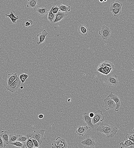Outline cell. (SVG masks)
<instances>
[{
  "label": "cell",
  "instance_id": "obj_1",
  "mask_svg": "<svg viewBox=\"0 0 134 148\" xmlns=\"http://www.w3.org/2000/svg\"><path fill=\"white\" fill-rule=\"evenodd\" d=\"M99 126L96 130L97 132L103 133L106 135L108 138H113L115 136L117 132L118 129L115 127L104 122L98 124Z\"/></svg>",
  "mask_w": 134,
  "mask_h": 148
},
{
  "label": "cell",
  "instance_id": "obj_2",
  "mask_svg": "<svg viewBox=\"0 0 134 148\" xmlns=\"http://www.w3.org/2000/svg\"><path fill=\"white\" fill-rule=\"evenodd\" d=\"M46 131L43 129L37 130L33 132L29 133L26 135L29 138L34 139L37 140L39 145L42 143L43 140H45L44 137V133Z\"/></svg>",
  "mask_w": 134,
  "mask_h": 148
},
{
  "label": "cell",
  "instance_id": "obj_3",
  "mask_svg": "<svg viewBox=\"0 0 134 148\" xmlns=\"http://www.w3.org/2000/svg\"><path fill=\"white\" fill-rule=\"evenodd\" d=\"M52 148H67L68 145L66 139L58 137L55 141L52 144Z\"/></svg>",
  "mask_w": 134,
  "mask_h": 148
},
{
  "label": "cell",
  "instance_id": "obj_4",
  "mask_svg": "<svg viewBox=\"0 0 134 148\" xmlns=\"http://www.w3.org/2000/svg\"><path fill=\"white\" fill-rule=\"evenodd\" d=\"M99 33L103 39L105 41L107 40L111 35V30L109 27L103 25L101 30L99 31Z\"/></svg>",
  "mask_w": 134,
  "mask_h": 148
},
{
  "label": "cell",
  "instance_id": "obj_5",
  "mask_svg": "<svg viewBox=\"0 0 134 148\" xmlns=\"http://www.w3.org/2000/svg\"><path fill=\"white\" fill-rule=\"evenodd\" d=\"M21 82L19 77H17L11 84L7 86V89L12 93H14L19 89L20 86Z\"/></svg>",
  "mask_w": 134,
  "mask_h": 148
},
{
  "label": "cell",
  "instance_id": "obj_6",
  "mask_svg": "<svg viewBox=\"0 0 134 148\" xmlns=\"http://www.w3.org/2000/svg\"><path fill=\"white\" fill-rule=\"evenodd\" d=\"M94 114L95 115L92 119V122L93 124L98 123L100 121H102L104 120L105 117L104 114L102 113V111L98 110Z\"/></svg>",
  "mask_w": 134,
  "mask_h": 148
},
{
  "label": "cell",
  "instance_id": "obj_7",
  "mask_svg": "<svg viewBox=\"0 0 134 148\" xmlns=\"http://www.w3.org/2000/svg\"><path fill=\"white\" fill-rule=\"evenodd\" d=\"M105 104V109L108 110L110 109H115L116 107V104L114 101L108 96L107 97L104 99Z\"/></svg>",
  "mask_w": 134,
  "mask_h": 148
},
{
  "label": "cell",
  "instance_id": "obj_8",
  "mask_svg": "<svg viewBox=\"0 0 134 148\" xmlns=\"http://www.w3.org/2000/svg\"><path fill=\"white\" fill-rule=\"evenodd\" d=\"M106 79L108 85L110 86H117L119 84V81L116 75L108 76L106 77Z\"/></svg>",
  "mask_w": 134,
  "mask_h": 148
},
{
  "label": "cell",
  "instance_id": "obj_9",
  "mask_svg": "<svg viewBox=\"0 0 134 148\" xmlns=\"http://www.w3.org/2000/svg\"><path fill=\"white\" fill-rule=\"evenodd\" d=\"M83 145L86 147H95L96 145L95 140L88 136H86L84 140L81 142Z\"/></svg>",
  "mask_w": 134,
  "mask_h": 148
},
{
  "label": "cell",
  "instance_id": "obj_10",
  "mask_svg": "<svg viewBox=\"0 0 134 148\" xmlns=\"http://www.w3.org/2000/svg\"><path fill=\"white\" fill-rule=\"evenodd\" d=\"M89 112H85L83 114V121H84L88 127H89L93 129H94L95 127V126L92 123V118H90L89 115Z\"/></svg>",
  "mask_w": 134,
  "mask_h": 148
},
{
  "label": "cell",
  "instance_id": "obj_11",
  "mask_svg": "<svg viewBox=\"0 0 134 148\" xmlns=\"http://www.w3.org/2000/svg\"><path fill=\"white\" fill-rule=\"evenodd\" d=\"M108 96L115 103L116 107L115 111L116 112L118 111L121 106V101L119 97L117 95L113 94V92H112Z\"/></svg>",
  "mask_w": 134,
  "mask_h": 148
},
{
  "label": "cell",
  "instance_id": "obj_12",
  "mask_svg": "<svg viewBox=\"0 0 134 148\" xmlns=\"http://www.w3.org/2000/svg\"><path fill=\"white\" fill-rule=\"evenodd\" d=\"M114 70L109 66H102L97 68V70L99 73L107 75L112 73Z\"/></svg>",
  "mask_w": 134,
  "mask_h": 148
},
{
  "label": "cell",
  "instance_id": "obj_13",
  "mask_svg": "<svg viewBox=\"0 0 134 148\" xmlns=\"http://www.w3.org/2000/svg\"><path fill=\"white\" fill-rule=\"evenodd\" d=\"M68 15L67 13L63 12L59 10L57 13L56 14L55 19L53 23H55L59 22Z\"/></svg>",
  "mask_w": 134,
  "mask_h": 148
},
{
  "label": "cell",
  "instance_id": "obj_14",
  "mask_svg": "<svg viewBox=\"0 0 134 148\" xmlns=\"http://www.w3.org/2000/svg\"><path fill=\"white\" fill-rule=\"evenodd\" d=\"M78 31L80 35L83 36L84 37L87 35L89 32V30L87 27L85 25L80 24L78 27Z\"/></svg>",
  "mask_w": 134,
  "mask_h": 148
},
{
  "label": "cell",
  "instance_id": "obj_15",
  "mask_svg": "<svg viewBox=\"0 0 134 148\" xmlns=\"http://www.w3.org/2000/svg\"><path fill=\"white\" fill-rule=\"evenodd\" d=\"M91 128L87 126H82L79 125L77 127V129L76 131L77 134L80 136H83L86 133L87 130Z\"/></svg>",
  "mask_w": 134,
  "mask_h": 148
},
{
  "label": "cell",
  "instance_id": "obj_16",
  "mask_svg": "<svg viewBox=\"0 0 134 148\" xmlns=\"http://www.w3.org/2000/svg\"><path fill=\"white\" fill-rule=\"evenodd\" d=\"M48 34L46 30H44L43 31L37 35V36L39 38V41L37 43L38 45L42 44L44 43L46 40V38Z\"/></svg>",
  "mask_w": 134,
  "mask_h": 148
},
{
  "label": "cell",
  "instance_id": "obj_17",
  "mask_svg": "<svg viewBox=\"0 0 134 148\" xmlns=\"http://www.w3.org/2000/svg\"><path fill=\"white\" fill-rule=\"evenodd\" d=\"M0 135L5 144L6 145L8 144L9 143V137L10 136L8 131H2Z\"/></svg>",
  "mask_w": 134,
  "mask_h": 148
},
{
  "label": "cell",
  "instance_id": "obj_18",
  "mask_svg": "<svg viewBox=\"0 0 134 148\" xmlns=\"http://www.w3.org/2000/svg\"><path fill=\"white\" fill-rule=\"evenodd\" d=\"M10 13V15H8L5 14V15L10 18L13 23H17L16 21L19 19V17L18 16L16 17L14 15V14L15 13V12L14 10H11Z\"/></svg>",
  "mask_w": 134,
  "mask_h": 148
},
{
  "label": "cell",
  "instance_id": "obj_19",
  "mask_svg": "<svg viewBox=\"0 0 134 148\" xmlns=\"http://www.w3.org/2000/svg\"><path fill=\"white\" fill-rule=\"evenodd\" d=\"M18 77L17 73H12L8 74V84L9 85L16 80Z\"/></svg>",
  "mask_w": 134,
  "mask_h": 148
},
{
  "label": "cell",
  "instance_id": "obj_20",
  "mask_svg": "<svg viewBox=\"0 0 134 148\" xmlns=\"http://www.w3.org/2000/svg\"><path fill=\"white\" fill-rule=\"evenodd\" d=\"M121 146V148H128L132 146H134V142L129 139L126 140L124 141V143L121 142L119 144Z\"/></svg>",
  "mask_w": 134,
  "mask_h": 148
},
{
  "label": "cell",
  "instance_id": "obj_21",
  "mask_svg": "<svg viewBox=\"0 0 134 148\" xmlns=\"http://www.w3.org/2000/svg\"><path fill=\"white\" fill-rule=\"evenodd\" d=\"M36 12L38 15L41 16H44L46 15L48 12V10L46 6L44 8H38L36 10Z\"/></svg>",
  "mask_w": 134,
  "mask_h": 148
},
{
  "label": "cell",
  "instance_id": "obj_22",
  "mask_svg": "<svg viewBox=\"0 0 134 148\" xmlns=\"http://www.w3.org/2000/svg\"><path fill=\"white\" fill-rule=\"evenodd\" d=\"M110 11L113 13L114 17H117L122 14V8H110Z\"/></svg>",
  "mask_w": 134,
  "mask_h": 148
},
{
  "label": "cell",
  "instance_id": "obj_23",
  "mask_svg": "<svg viewBox=\"0 0 134 148\" xmlns=\"http://www.w3.org/2000/svg\"><path fill=\"white\" fill-rule=\"evenodd\" d=\"M122 3L118 0L112 2L110 4V8H122Z\"/></svg>",
  "mask_w": 134,
  "mask_h": 148
},
{
  "label": "cell",
  "instance_id": "obj_24",
  "mask_svg": "<svg viewBox=\"0 0 134 148\" xmlns=\"http://www.w3.org/2000/svg\"><path fill=\"white\" fill-rule=\"evenodd\" d=\"M38 0H28L27 7L28 8H35L38 4Z\"/></svg>",
  "mask_w": 134,
  "mask_h": 148
},
{
  "label": "cell",
  "instance_id": "obj_25",
  "mask_svg": "<svg viewBox=\"0 0 134 148\" xmlns=\"http://www.w3.org/2000/svg\"><path fill=\"white\" fill-rule=\"evenodd\" d=\"M19 134L14 133L10 135L9 137V144L13 143L16 141H17L18 138Z\"/></svg>",
  "mask_w": 134,
  "mask_h": 148
},
{
  "label": "cell",
  "instance_id": "obj_26",
  "mask_svg": "<svg viewBox=\"0 0 134 148\" xmlns=\"http://www.w3.org/2000/svg\"><path fill=\"white\" fill-rule=\"evenodd\" d=\"M102 66H109L113 68L114 69H115V66L113 63L108 61H104V62H102L101 63L99 64L97 68L100 67Z\"/></svg>",
  "mask_w": 134,
  "mask_h": 148
},
{
  "label": "cell",
  "instance_id": "obj_27",
  "mask_svg": "<svg viewBox=\"0 0 134 148\" xmlns=\"http://www.w3.org/2000/svg\"><path fill=\"white\" fill-rule=\"evenodd\" d=\"M53 7H52L49 12L48 15V19L50 23H53L55 20L56 14H53L52 12V10Z\"/></svg>",
  "mask_w": 134,
  "mask_h": 148
},
{
  "label": "cell",
  "instance_id": "obj_28",
  "mask_svg": "<svg viewBox=\"0 0 134 148\" xmlns=\"http://www.w3.org/2000/svg\"><path fill=\"white\" fill-rule=\"evenodd\" d=\"M59 10L61 11L67 13L70 12V6H67L66 5L61 4L58 6Z\"/></svg>",
  "mask_w": 134,
  "mask_h": 148
},
{
  "label": "cell",
  "instance_id": "obj_29",
  "mask_svg": "<svg viewBox=\"0 0 134 148\" xmlns=\"http://www.w3.org/2000/svg\"><path fill=\"white\" fill-rule=\"evenodd\" d=\"M25 148H34V144L32 139L29 138L26 142L25 144Z\"/></svg>",
  "mask_w": 134,
  "mask_h": 148
},
{
  "label": "cell",
  "instance_id": "obj_30",
  "mask_svg": "<svg viewBox=\"0 0 134 148\" xmlns=\"http://www.w3.org/2000/svg\"><path fill=\"white\" fill-rule=\"evenodd\" d=\"M29 138L26 135H19L17 141H19L24 144L26 143Z\"/></svg>",
  "mask_w": 134,
  "mask_h": 148
},
{
  "label": "cell",
  "instance_id": "obj_31",
  "mask_svg": "<svg viewBox=\"0 0 134 148\" xmlns=\"http://www.w3.org/2000/svg\"><path fill=\"white\" fill-rule=\"evenodd\" d=\"M126 137L134 142V129L133 131L129 132L126 135Z\"/></svg>",
  "mask_w": 134,
  "mask_h": 148
},
{
  "label": "cell",
  "instance_id": "obj_32",
  "mask_svg": "<svg viewBox=\"0 0 134 148\" xmlns=\"http://www.w3.org/2000/svg\"><path fill=\"white\" fill-rule=\"evenodd\" d=\"M9 144L16 146V147H21V148H25V144L18 141H16L13 143H10Z\"/></svg>",
  "mask_w": 134,
  "mask_h": 148
},
{
  "label": "cell",
  "instance_id": "obj_33",
  "mask_svg": "<svg viewBox=\"0 0 134 148\" xmlns=\"http://www.w3.org/2000/svg\"><path fill=\"white\" fill-rule=\"evenodd\" d=\"M28 77V74L23 73L20 75L19 78L20 79L21 82L23 84Z\"/></svg>",
  "mask_w": 134,
  "mask_h": 148
},
{
  "label": "cell",
  "instance_id": "obj_34",
  "mask_svg": "<svg viewBox=\"0 0 134 148\" xmlns=\"http://www.w3.org/2000/svg\"><path fill=\"white\" fill-rule=\"evenodd\" d=\"M53 7L52 10V12L53 14H56L59 10V9L58 7L57 6H56L55 5H53Z\"/></svg>",
  "mask_w": 134,
  "mask_h": 148
},
{
  "label": "cell",
  "instance_id": "obj_35",
  "mask_svg": "<svg viewBox=\"0 0 134 148\" xmlns=\"http://www.w3.org/2000/svg\"><path fill=\"white\" fill-rule=\"evenodd\" d=\"M33 141V142L34 144V148H40L39 147V145L38 142L37 141L34 139H32Z\"/></svg>",
  "mask_w": 134,
  "mask_h": 148
},
{
  "label": "cell",
  "instance_id": "obj_36",
  "mask_svg": "<svg viewBox=\"0 0 134 148\" xmlns=\"http://www.w3.org/2000/svg\"><path fill=\"white\" fill-rule=\"evenodd\" d=\"M33 21L31 20H29L25 23V26L27 27H30L32 26V24H33Z\"/></svg>",
  "mask_w": 134,
  "mask_h": 148
},
{
  "label": "cell",
  "instance_id": "obj_37",
  "mask_svg": "<svg viewBox=\"0 0 134 148\" xmlns=\"http://www.w3.org/2000/svg\"><path fill=\"white\" fill-rule=\"evenodd\" d=\"M6 144H5L4 141L3 140L2 138L0 135V147L1 148H3L6 147Z\"/></svg>",
  "mask_w": 134,
  "mask_h": 148
},
{
  "label": "cell",
  "instance_id": "obj_38",
  "mask_svg": "<svg viewBox=\"0 0 134 148\" xmlns=\"http://www.w3.org/2000/svg\"><path fill=\"white\" fill-rule=\"evenodd\" d=\"M95 115V114L93 112H90L89 114V115L90 118H93Z\"/></svg>",
  "mask_w": 134,
  "mask_h": 148
},
{
  "label": "cell",
  "instance_id": "obj_39",
  "mask_svg": "<svg viewBox=\"0 0 134 148\" xmlns=\"http://www.w3.org/2000/svg\"><path fill=\"white\" fill-rule=\"evenodd\" d=\"M38 117V118L39 119H42L44 117V115L43 114H40L39 115Z\"/></svg>",
  "mask_w": 134,
  "mask_h": 148
},
{
  "label": "cell",
  "instance_id": "obj_40",
  "mask_svg": "<svg viewBox=\"0 0 134 148\" xmlns=\"http://www.w3.org/2000/svg\"><path fill=\"white\" fill-rule=\"evenodd\" d=\"M72 101V99L71 98H68L67 100V102H71Z\"/></svg>",
  "mask_w": 134,
  "mask_h": 148
},
{
  "label": "cell",
  "instance_id": "obj_41",
  "mask_svg": "<svg viewBox=\"0 0 134 148\" xmlns=\"http://www.w3.org/2000/svg\"><path fill=\"white\" fill-rule=\"evenodd\" d=\"M99 1L100 2H102L103 1V0H99Z\"/></svg>",
  "mask_w": 134,
  "mask_h": 148
},
{
  "label": "cell",
  "instance_id": "obj_42",
  "mask_svg": "<svg viewBox=\"0 0 134 148\" xmlns=\"http://www.w3.org/2000/svg\"><path fill=\"white\" fill-rule=\"evenodd\" d=\"M23 86H21L20 87V88L21 89H23Z\"/></svg>",
  "mask_w": 134,
  "mask_h": 148
},
{
  "label": "cell",
  "instance_id": "obj_43",
  "mask_svg": "<svg viewBox=\"0 0 134 148\" xmlns=\"http://www.w3.org/2000/svg\"><path fill=\"white\" fill-rule=\"evenodd\" d=\"M107 0H103V1H104L105 2H106L107 1Z\"/></svg>",
  "mask_w": 134,
  "mask_h": 148
}]
</instances>
